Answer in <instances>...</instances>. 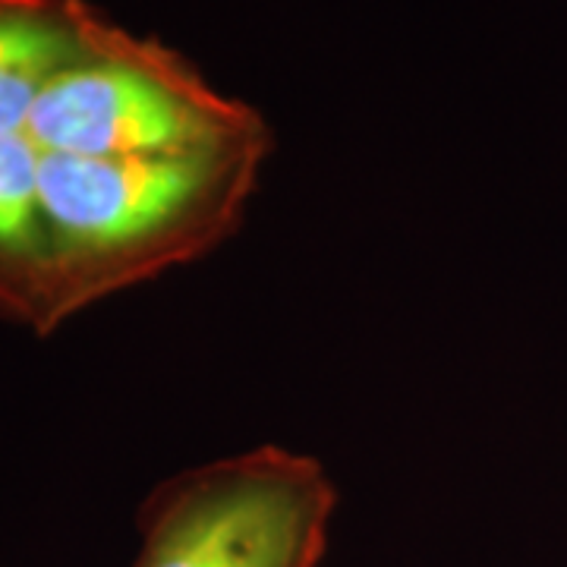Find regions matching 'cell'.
Segmentation results:
<instances>
[{
    "mask_svg": "<svg viewBox=\"0 0 567 567\" xmlns=\"http://www.w3.org/2000/svg\"><path fill=\"white\" fill-rule=\"evenodd\" d=\"M107 22L89 0H0V130L22 121L44 82L76 61Z\"/></svg>",
    "mask_w": 567,
    "mask_h": 567,
    "instance_id": "2",
    "label": "cell"
},
{
    "mask_svg": "<svg viewBox=\"0 0 567 567\" xmlns=\"http://www.w3.org/2000/svg\"><path fill=\"white\" fill-rule=\"evenodd\" d=\"M334 511L338 486L322 461L249 447L152 488L130 567H322Z\"/></svg>",
    "mask_w": 567,
    "mask_h": 567,
    "instance_id": "1",
    "label": "cell"
}]
</instances>
